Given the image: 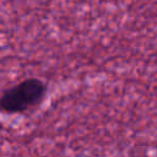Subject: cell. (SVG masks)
Returning a JSON list of instances; mask_svg holds the SVG:
<instances>
[{
  "instance_id": "1",
  "label": "cell",
  "mask_w": 157,
  "mask_h": 157,
  "mask_svg": "<svg viewBox=\"0 0 157 157\" xmlns=\"http://www.w3.org/2000/svg\"><path fill=\"white\" fill-rule=\"evenodd\" d=\"M45 94L47 85L40 78H26L1 93L0 112L4 114L25 113L40 104Z\"/></svg>"
}]
</instances>
